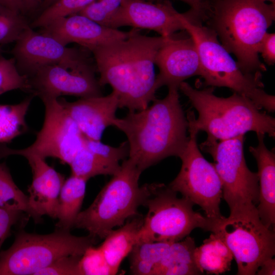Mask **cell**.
I'll return each instance as SVG.
<instances>
[{"label": "cell", "mask_w": 275, "mask_h": 275, "mask_svg": "<svg viewBox=\"0 0 275 275\" xmlns=\"http://www.w3.org/2000/svg\"><path fill=\"white\" fill-rule=\"evenodd\" d=\"M45 106V118L36 139L30 146L13 149L0 144V159L10 155L52 157L69 164L84 146L86 137L59 102L58 98H41Z\"/></svg>", "instance_id": "obj_10"}, {"label": "cell", "mask_w": 275, "mask_h": 275, "mask_svg": "<svg viewBox=\"0 0 275 275\" xmlns=\"http://www.w3.org/2000/svg\"><path fill=\"white\" fill-rule=\"evenodd\" d=\"M257 146L249 148L258 169L259 195L256 208L263 224L272 229L275 224V154L266 147L264 134L257 133Z\"/></svg>", "instance_id": "obj_20"}, {"label": "cell", "mask_w": 275, "mask_h": 275, "mask_svg": "<svg viewBox=\"0 0 275 275\" xmlns=\"http://www.w3.org/2000/svg\"><path fill=\"white\" fill-rule=\"evenodd\" d=\"M148 2H154L158 0H143ZM188 4L190 9L198 12L205 19L208 11L210 9V2H204L202 0H178Z\"/></svg>", "instance_id": "obj_37"}, {"label": "cell", "mask_w": 275, "mask_h": 275, "mask_svg": "<svg viewBox=\"0 0 275 275\" xmlns=\"http://www.w3.org/2000/svg\"><path fill=\"white\" fill-rule=\"evenodd\" d=\"M0 207L23 212L36 223L41 221L31 208L28 196L14 182L5 163H0Z\"/></svg>", "instance_id": "obj_27"}, {"label": "cell", "mask_w": 275, "mask_h": 275, "mask_svg": "<svg viewBox=\"0 0 275 275\" xmlns=\"http://www.w3.org/2000/svg\"><path fill=\"white\" fill-rule=\"evenodd\" d=\"M95 1L58 0L44 9L30 26L43 28L58 19L78 14Z\"/></svg>", "instance_id": "obj_29"}, {"label": "cell", "mask_w": 275, "mask_h": 275, "mask_svg": "<svg viewBox=\"0 0 275 275\" xmlns=\"http://www.w3.org/2000/svg\"><path fill=\"white\" fill-rule=\"evenodd\" d=\"M58 100L87 138L100 141L105 129L113 126L118 107L117 94L112 92L103 96L80 98L68 102Z\"/></svg>", "instance_id": "obj_18"}, {"label": "cell", "mask_w": 275, "mask_h": 275, "mask_svg": "<svg viewBox=\"0 0 275 275\" xmlns=\"http://www.w3.org/2000/svg\"><path fill=\"white\" fill-rule=\"evenodd\" d=\"M0 5L14 11L23 13L22 0H0Z\"/></svg>", "instance_id": "obj_39"}, {"label": "cell", "mask_w": 275, "mask_h": 275, "mask_svg": "<svg viewBox=\"0 0 275 275\" xmlns=\"http://www.w3.org/2000/svg\"><path fill=\"white\" fill-rule=\"evenodd\" d=\"M188 131L187 146L179 157L182 161L181 169L168 186L200 206L207 217L222 222L226 217L220 210L223 198L221 179L214 164L207 161L199 150L197 143L198 133L190 129Z\"/></svg>", "instance_id": "obj_11"}, {"label": "cell", "mask_w": 275, "mask_h": 275, "mask_svg": "<svg viewBox=\"0 0 275 275\" xmlns=\"http://www.w3.org/2000/svg\"><path fill=\"white\" fill-rule=\"evenodd\" d=\"M195 241L187 236L182 240L171 243L164 256L157 275L201 274L194 258Z\"/></svg>", "instance_id": "obj_24"}, {"label": "cell", "mask_w": 275, "mask_h": 275, "mask_svg": "<svg viewBox=\"0 0 275 275\" xmlns=\"http://www.w3.org/2000/svg\"><path fill=\"white\" fill-rule=\"evenodd\" d=\"M179 13L169 0L156 3L143 0H125L112 16L107 26L117 29L131 26L148 29L163 37H170L184 30Z\"/></svg>", "instance_id": "obj_15"}, {"label": "cell", "mask_w": 275, "mask_h": 275, "mask_svg": "<svg viewBox=\"0 0 275 275\" xmlns=\"http://www.w3.org/2000/svg\"><path fill=\"white\" fill-rule=\"evenodd\" d=\"M29 80L30 92L40 98H58L62 95L80 98L102 96L92 64L76 68L58 64L44 66L29 77Z\"/></svg>", "instance_id": "obj_14"}, {"label": "cell", "mask_w": 275, "mask_h": 275, "mask_svg": "<svg viewBox=\"0 0 275 275\" xmlns=\"http://www.w3.org/2000/svg\"><path fill=\"white\" fill-rule=\"evenodd\" d=\"M80 275H113L116 273L107 262L99 246L88 248L79 262Z\"/></svg>", "instance_id": "obj_32"}, {"label": "cell", "mask_w": 275, "mask_h": 275, "mask_svg": "<svg viewBox=\"0 0 275 275\" xmlns=\"http://www.w3.org/2000/svg\"><path fill=\"white\" fill-rule=\"evenodd\" d=\"M168 89L164 98H155L147 108L129 112L113 122V126L126 136L129 158L142 172L167 157H179L189 141L188 122L180 103L179 89Z\"/></svg>", "instance_id": "obj_2"}, {"label": "cell", "mask_w": 275, "mask_h": 275, "mask_svg": "<svg viewBox=\"0 0 275 275\" xmlns=\"http://www.w3.org/2000/svg\"><path fill=\"white\" fill-rule=\"evenodd\" d=\"M204 2H212V1H213L214 0H202Z\"/></svg>", "instance_id": "obj_43"}, {"label": "cell", "mask_w": 275, "mask_h": 275, "mask_svg": "<svg viewBox=\"0 0 275 275\" xmlns=\"http://www.w3.org/2000/svg\"><path fill=\"white\" fill-rule=\"evenodd\" d=\"M188 12L180 13L184 30L194 40L199 54L201 76L206 86L228 88L245 96L260 108L269 112L275 111L274 96L263 90L261 73L247 74L218 41L216 33L202 22L189 21Z\"/></svg>", "instance_id": "obj_5"}, {"label": "cell", "mask_w": 275, "mask_h": 275, "mask_svg": "<svg viewBox=\"0 0 275 275\" xmlns=\"http://www.w3.org/2000/svg\"><path fill=\"white\" fill-rule=\"evenodd\" d=\"M35 96L16 104H0V143L10 142L29 130L25 117Z\"/></svg>", "instance_id": "obj_26"}, {"label": "cell", "mask_w": 275, "mask_h": 275, "mask_svg": "<svg viewBox=\"0 0 275 275\" xmlns=\"http://www.w3.org/2000/svg\"><path fill=\"white\" fill-rule=\"evenodd\" d=\"M143 222L142 216L134 217L119 229L112 230L99 246L107 262L116 274L122 261L136 244Z\"/></svg>", "instance_id": "obj_21"}, {"label": "cell", "mask_w": 275, "mask_h": 275, "mask_svg": "<svg viewBox=\"0 0 275 275\" xmlns=\"http://www.w3.org/2000/svg\"><path fill=\"white\" fill-rule=\"evenodd\" d=\"M86 49L67 47L50 36L35 32L30 26L16 41L12 53L19 71L29 77L48 65L76 68L91 64Z\"/></svg>", "instance_id": "obj_13"}, {"label": "cell", "mask_w": 275, "mask_h": 275, "mask_svg": "<svg viewBox=\"0 0 275 275\" xmlns=\"http://www.w3.org/2000/svg\"><path fill=\"white\" fill-rule=\"evenodd\" d=\"M275 260L271 258L265 260L260 266L256 274L274 275L275 273Z\"/></svg>", "instance_id": "obj_38"}, {"label": "cell", "mask_w": 275, "mask_h": 275, "mask_svg": "<svg viewBox=\"0 0 275 275\" xmlns=\"http://www.w3.org/2000/svg\"><path fill=\"white\" fill-rule=\"evenodd\" d=\"M87 181L72 174L65 180L58 200L56 229L70 231L74 228L85 198Z\"/></svg>", "instance_id": "obj_23"}, {"label": "cell", "mask_w": 275, "mask_h": 275, "mask_svg": "<svg viewBox=\"0 0 275 275\" xmlns=\"http://www.w3.org/2000/svg\"><path fill=\"white\" fill-rule=\"evenodd\" d=\"M261 1L265 3H266L267 2H269L270 3V4L275 5V0H261Z\"/></svg>", "instance_id": "obj_42"}, {"label": "cell", "mask_w": 275, "mask_h": 275, "mask_svg": "<svg viewBox=\"0 0 275 275\" xmlns=\"http://www.w3.org/2000/svg\"><path fill=\"white\" fill-rule=\"evenodd\" d=\"M80 258L72 255L63 256L38 271L35 275H80L79 268Z\"/></svg>", "instance_id": "obj_34"}, {"label": "cell", "mask_w": 275, "mask_h": 275, "mask_svg": "<svg viewBox=\"0 0 275 275\" xmlns=\"http://www.w3.org/2000/svg\"><path fill=\"white\" fill-rule=\"evenodd\" d=\"M196 264L203 273L219 274L230 270L234 258L232 253L226 244L221 234L212 232L194 252Z\"/></svg>", "instance_id": "obj_22"}, {"label": "cell", "mask_w": 275, "mask_h": 275, "mask_svg": "<svg viewBox=\"0 0 275 275\" xmlns=\"http://www.w3.org/2000/svg\"><path fill=\"white\" fill-rule=\"evenodd\" d=\"M16 89L30 92L29 77L18 71L14 58L0 54V95Z\"/></svg>", "instance_id": "obj_31"}, {"label": "cell", "mask_w": 275, "mask_h": 275, "mask_svg": "<svg viewBox=\"0 0 275 275\" xmlns=\"http://www.w3.org/2000/svg\"><path fill=\"white\" fill-rule=\"evenodd\" d=\"M30 26L21 13L0 5V44L16 42Z\"/></svg>", "instance_id": "obj_30"}, {"label": "cell", "mask_w": 275, "mask_h": 275, "mask_svg": "<svg viewBox=\"0 0 275 275\" xmlns=\"http://www.w3.org/2000/svg\"><path fill=\"white\" fill-rule=\"evenodd\" d=\"M275 18V5L261 0H214L205 22L237 59L243 72L266 70L259 58L260 42Z\"/></svg>", "instance_id": "obj_3"}, {"label": "cell", "mask_w": 275, "mask_h": 275, "mask_svg": "<svg viewBox=\"0 0 275 275\" xmlns=\"http://www.w3.org/2000/svg\"><path fill=\"white\" fill-rule=\"evenodd\" d=\"M244 135L221 141L206 140L200 147L213 157L223 187V198L230 217L257 210L258 176L247 167L243 153Z\"/></svg>", "instance_id": "obj_9"}, {"label": "cell", "mask_w": 275, "mask_h": 275, "mask_svg": "<svg viewBox=\"0 0 275 275\" xmlns=\"http://www.w3.org/2000/svg\"><path fill=\"white\" fill-rule=\"evenodd\" d=\"M171 243L160 241L136 243L128 256L130 274L157 275Z\"/></svg>", "instance_id": "obj_25"}, {"label": "cell", "mask_w": 275, "mask_h": 275, "mask_svg": "<svg viewBox=\"0 0 275 275\" xmlns=\"http://www.w3.org/2000/svg\"><path fill=\"white\" fill-rule=\"evenodd\" d=\"M142 173L130 159L123 160L119 170L90 206L80 211L74 228L84 229L95 238L103 239L128 218L140 215L138 208L143 205L149 193L148 184L139 185Z\"/></svg>", "instance_id": "obj_6"}, {"label": "cell", "mask_w": 275, "mask_h": 275, "mask_svg": "<svg viewBox=\"0 0 275 275\" xmlns=\"http://www.w3.org/2000/svg\"><path fill=\"white\" fill-rule=\"evenodd\" d=\"M258 53H260L265 62L268 65L275 63V34L266 33L262 37L258 47Z\"/></svg>", "instance_id": "obj_36"}, {"label": "cell", "mask_w": 275, "mask_h": 275, "mask_svg": "<svg viewBox=\"0 0 275 275\" xmlns=\"http://www.w3.org/2000/svg\"><path fill=\"white\" fill-rule=\"evenodd\" d=\"M167 37L135 32L128 38L93 48L100 86L109 85L119 108L129 112L147 108L155 98V59Z\"/></svg>", "instance_id": "obj_1"}, {"label": "cell", "mask_w": 275, "mask_h": 275, "mask_svg": "<svg viewBox=\"0 0 275 275\" xmlns=\"http://www.w3.org/2000/svg\"><path fill=\"white\" fill-rule=\"evenodd\" d=\"M25 158L33 174L28 196L31 208L40 218L46 215L57 218L58 200L65 181L64 176L49 166L45 159L36 156Z\"/></svg>", "instance_id": "obj_19"}, {"label": "cell", "mask_w": 275, "mask_h": 275, "mask_svg": "<svg viewBox=\"0 0 275 275\" xmlns=\"http://www.w3.org/2000/svg\"><path fill=\"white\" fill-rule=\"evenodd\" d=\"M179 89L198 113L196 119L194 112L188 111V129L205 131L207 141L231 139L249 131L275 136V119L245 96L234 92L228 97H219L214 94L213 87L198 90L185 81Z\"/></svg>", "instance_id": "obj_4"}, {"label": "cell", "mask_w": 275, "mask_h": 275, "mask_svg": "<svg viewBox=\"0 0 275 275\" xmlns=\"http://www.w3.org/2000/svg\"><path fill=\"white\" fill-rule=\"evenodd\" d=\"M25 214L20 211L0 207V249L5 239L10 235L11 228L22 221V216Z\"/></svg>", "instance_id": "obj_35"}, {"label": "cell", "mask_w": 275, "mask_h": 275, "mask_svg": "<svg viewBox=\"0 0 275 275\" xmlns=\"http://www.w3.org/2000/svg\"><path fill=\"white\" fill-rule=\"evenodd\" d=\"M149 193L143 206L148 212L138 232L136 243L174 242L189 236L196 228L215 232L222 222L212 220L193 209L188 199L163 183L148 184Z\"/></svg>", "instance_id": "obj_7"}, {"label": "cell", "mask_w": 275, "mask_h": 275, "mask_svg": "<svg viewBox=\"0 0 275 275\" xmlns=\"http://www.w3.org/2000/svg\"><path fill=\"white\" fill-rule=\"evenodd\" d=\"M58 0H43L41 6L42 8L45 9Z\"/></svg>", "instance_id": "obj_41"}, {"label": "cell", "mask_w": 275, "mask_h": 275, "mask_svg": "<svg viewBox=\"0 0 275 275\" xmlns=\"http://www.w3.org/2000/svg\"><path fill=\"white\" fill-rule=\"evenodd\" d=\"M96 240L60 229L43 235L21 231L12 245L0 253V275H35L63 256L81 257Z\"/></svg>", "instance_id": "obj_8"}, {"label": "cell", "mask_w": 275, "mask_h": 275, "mask_svg": "<svg viewBox=\"0 0 275 275\" xmlns=\"http://www.w3.org/2000/svg\"><path fill=\"white\" fill-rule=\"evenodd\" d=\"M43 0H22L23 13L31 12L40 6Z\"/></svg>", "instance_id": "obj_40"}, {"label": "cell", "mask_w": 275, "mask_h": 275, "mask_svg": "<svg viewBox=\"0 0 275 275\" xmlns=\"http://www.w3.org/2000/svg\"><path fill=\"white\" fill-rule=\"evenodd\" d=\"M125 0H97L94 1L78 14L107 26L112 16Z\"/></svg>", "instance_id": "obj_33"}, {"label": "cell", "mask_w": 275, "mask_h": 275, "mask_svg": "<svg viewBox=\"0 0 275 275\" xmlns=\"http://www.w3.org/2000/svg\"><path fill=\"white\" fill-rule=\"evenodd\" d=\"M135 30L121 31L76 14L53 21L42 28L40 33L53 38L64 45L75 43L91 51L97 47L126 39Z\"/></svg>", "instance_id": "obj_17"}, {"label": "cell", "mask_w": 275, "mask_h": 275, "mask_svg": "<svg viewBox=\"0 0 275 275\" xmlns=\"http://www.w3.org/2000/svg\"><path fill=\"white\" fill-rule=\"evenodd\" d=\"M217 231L237 265L238 275H254L275 254V234L261 222L258 211L226 217Z\"/></svg>", "instance_id": "obj_12"}, {"label": "cell", "mask_w": 275, "mask_h": 275, "mask_svg": "<svg viewBox=\"0 0 275 275\" xmlns=\"http://www.w3.org/2000/svg\"><path fill=\"white\" fill-rule=\"evenodd\" d=\"M71 174L88 180L97 175H113L120 169L84 144L69 164Z\"/></svg>", "instance_id": "obj_28"}, {"label": "cell", "mask_w": 275, "mask_h": 275, "mask_svg": "<svg viewBox=\"0 0 275 275\" xmlns=\"http://www.w3.org/2000/svg\"><path fill=\"white\" fill-rule=\"evenodd\" d=\"M188 37H167L158 51L155 64L159 72L155 78L157 90L166 86L179 89L180 84L194 76H201L200 60L195 43Z\"/></svg>", "instance_id": "obj_16"}]
</instances>
